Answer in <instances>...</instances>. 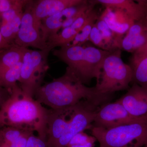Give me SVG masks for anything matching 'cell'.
I'll return each instance as SVG.
<instances>
[{"label": "cell", "instance_id": "1", "mask_svg": "<svg viewBox=\"0 0 147 147\" xmlns=\"http://www.w3.org/2000/svg\"><path fill=\"white\" fill-rule=\"evenodd\" d=\"M34 96L40 104L59 110L72 107L83 100L101 106L111 102L114 94H104L95 86H86L67 68L63 75L41 86Z\"/></svg>", "mask_w": 147, "mask_h": 147}, {"label": "cell", "instance_id": "2", "mask_svg": "<svg viewBox=\"0 0 147 147\" xmlns=\"http://www.w3.org/2000/svg\"><path fill=\"white\" fill-rule=\"evenodd\" d=\"M49 110L16 85L0 108V126L12 127L37 133L45 142Z\"/></svg>", "mask_w": 147, "mask_h": 147}, {"label": "cell", "instance_id": "3", "mask_svg": "<svg viewBox=\"0 0 147 147\" xmlns=\"http://www.w3.org/2000/svg\"><path fill=\"white\" fill-rule=\"evenodd\" d=\"M100 147H142L147 144V114L137 120L110 129L92 127Z\"/></svg>", "mask_w": 147, "mask_h": 147}, {"label": "cell", "instance_id": "4", "mask_svg": "<svg viewBox=\"0 0 147 147\" xmlns=\"http://www.w3.org/2000/svg\"><path fill=\"white\" fill-rule=\"evenodd\" d=\"M132 69L123 62L121 50L110 52L105 57L101 69L96 78V89L104 94H115L116 92L128 90L132 82Z\"/></svg>", "mask_w": 147, "mask_h": 147}, {"label": "cell", "instance_id": "5", "mask_svg": "<svg viewBox=\"0 0 147 147\" xmlns=\"http://www.w3.org/2000/svg\"><path fill=\"white\" fill-rule=\"evenodd\" d=\"M50 52L47 50H32L25 48L19 82L24 93L33 97L41 86L48 68L47 58Z\"/></svg>", "mask_w": 147, "mask_h": 147}, {"label": "cell", "instance_id": "6", "mask_svg": "<svg viewBox=\"0 0 147 147\" xmlns=\"http://www.w3.org/2000/svg\"><path fill=\"white\" fill-rule=\"evenodd\" d=\"M100 107L87 100H82L74 105L67 127L55 147H67L76 134L91 129Z\"/></svg>", "mask_w": 147, "mask_h": 147}, {"label": "cell", "instance_id": "7", "mask_svg": "<svg viewBox=\"0 0 147 147\" xmlns=\"http://www.w3.org/2000/svg\"><path fill=\"white\" fill-rule=\"evenodd\" d=\"M30 2V1H29L24 8L20 28L13 43L23 48L31 47L39 50H45L47 46L41 36V24L35 20Z\"/></svg>", "mask_w": 147, "mask_h": 147}, {"label": "cell", "instance_id": "8", "mask_svg": "<svg viewBox=\"0 0 147 147\" xmlns=\"http://www.w3.org/2000/svg\"><path fill=\"white\" fill-rule=\"evenodd\" d=\"M140 117L131 116L117 100L109 102L99 108L95 116L92 128L110 129L131 123Z\"/></svg>", "mask_w": 147, "mask_h": 147}, {"label": "cell", "instance_id": "9", "mask_svg": "<svg viewBox=\"0 0 147 147\" xmlns=\"http://www.w3.org/2000/svg\"><path fill=\"white\" fill-rule=\"evenodd\" d=\"M110 52L91 46H85L84 59L78 78L84 84L96 78L105 57Z\"/></svg>", "mask_w": 147, "mask_h": 147}, {"label": "cell", "instance_id": "10", "mask_svg": "<svg viewBox=\"0 0 147 147\" xmlns=\"http://www.w3.org/2000/svg\"><path fill=\"white\" fill-rule=\"evenodd\" d=\"M74 107L49 110L46 141L47 147L56 146L67 127L69 120L67 117L71 115Z\"/></svg>", "mask_w": 147, "mask_h": 147}, {"label": "cell", "instance_id": "11", "mask_svg": "<svg viewBox=\"0 0 147 147\" xmlns=\"http://www.w3.org/2000/svg\"><path fill=\"white\" fill-rule=\"evenodd\" d=\"M85 0H38L30 1L32 12L35 21L42 20L61 12L65 9L81 4Z\"/></svg>", "mask_w": 147, "mask_h": 147}, {"label": "cell", "instance_id": "12", "mask_svg": "<svg viewBox=\"0 0 147 147\" xmlns=\"http://www.w3.org/2000/svg\"><path fill=\"white\" fill-rule=\"evenodd\" d=\"M117 100L133 117L147 114V90L138 84L133 83L126 93Z\"/></svg>", "mask_w": 147, "mask_h": 147}, {"label": "cell", "instance_id": "13", "mask_svg": "<svg viewBox=\"0 0 147 147\" xmlns=\"http://www.w3.org/2000/svg\"><path fill=\"white\" fill-rule=\"evenodd\" d=\"M147 43V23L146 18L136 21L124 36L121 50L134 53Z\"/></svg>", "mask_w": 147, "mask_h": 147}, {"label": "cell", "instance_id": "14", "mask_svg": "<svg viewBox=\"0 0 147 147\" xmlns=\"http://www.w3.org/2000/svg\"><path fill=\"white\" fill-rule=\"evenodd\" d=\"M99 18L114 33L123 36L135 22L122 10L112 7H105Z\"/></svg>", "mask_w": 147, "mask_h": 147}, {"label": "cell", "instance_id": "15", "mask_svg": "<svg viewBox=\"0 0 147 147\" xmlns=\"http://www.w3.org/2000/svg\"><path fill=\"white\" fill-rule=\"evenodd\" d=\"M105 7L117 8L125 12L133 20L140 21L146 18L147 13V0H96Z\"/></svg>", "mask_w": 147, "mask_h": 147}, {"label": "cell", "instance_id": "16", "mask_svg": "<svg viewBox=\"0 0 147 147\" xmlns=\"http://www.w3.org/2000/svg\"><path fill=\"white\" fill-rule=\"evenodd\" d=\"M84 45L69 44L54 50L53 55L66 64L68 66L67 68L78 78L84 59Z\"/></svg>", "mask_w": 147, "mask_h": 147}, {"label": "cell", "instance_id": "17", "mask_svg": "<svg viewBox=\"0 0 147 147\" xmlns=\"http://www.w3.org/2000/svg\"><path fill=\"white\" fill-rule=\"evenodd\" d=\"M25 49L13 43L0 50V75L7 69L22 61Z\"/></svg>", "mask_w": 147, "mask_h": 147}, {"label": "cell", "instance_id": "18", "mask_svg": "<svg viewBox=\"0 0 147 147\" xmlns=\"http://www.w3.org/2000/svg\"><path fill=\"white\" fill-rule=\"evenodd\" d=\"M129 65L133 74L132 83L147 90V56L133 54Z\"/></svg>", "mask_w": 147, "mask_h": 147}, {"label": "cell", "instance_id": "19", "mask_svg": "<svg viewBox=\"0 0 147 147\" xmlns=\"http://www.w3.org/2000/svg\"><path fill=\"white\" fill-rule=\"evenodd\" d=\"M63 16L61 12L49 16L41 21L40 31L42 40L47 45V42L58 34L62 28Z\"/></svg>", "mask_w": 147, "mask_h": 147}, {"label": "cell", "instance_id": "20", "mask_svg": "<svg viewBox=\"0 0 147 147\" xmlns=\"http://www.w3.org/2000/svg\"><path fill=\"white\" fill-rule=\"evenodd\" d=\"M95 24L102 35L108 51L111 52L118 49L121 50V41L124 36L118 35L114 33L99 17Z\"/></svg>", "mask_w": 147, "mask_h": 147}, {"label": "cell", "instance_id": "21", "mask_svg": "<svg viewBox=\"0 0 147 147\" xmlns=\"http://www.w3.org/2000/svg\"><path fill=\"white\" fill-rule=\"evenodd\" d=\"M79 33L71 26L62 29L60 33H58L47 42L46 50L50 52L54 48L58 46L61 47L69 45L73 42Z\"/></svg>", "mask_w": 147, "mask_h": 147}, {"label": "cell", "instance_id": "22", "mask_svg": "<svg viewBox=\"0 0 147 147\" xmlns=\"http://www.w3.org/2000/svg\"><path fill=\"white\" fill-rule=\"evenodd\" d=\"M22 61L7 69L0 75V86L9 91L16 86L21 75Z\"/></svg>", "mask_w": 147, "mask_h": 147}, {"label": "cell", "instance_id": "23", "mask_svg": "<svg viewBox=\"0 0 147 147\" xmlns=\"http://www.w3.org/2000/svg\"><path fill=\"white\" fill-rule=\"evenodd\" d=\"M23 13L16 16L9 22L1 23L0 31L3 37L9 44L13 43L20 28Z\"/></svg>", "mask_w": 147, "mask_h": 147}, {"label": "cell", "instance_id": "24", "mask_svg": "<svg viewBox=\"0 0 147 147\" xmlns=\"http://www.w3.org/2000/svg\"><path fill=\"white\" fill-rule=\"evenodd\" d=\"M26 131L28 130L12 127H6L0 129V146L1 147H8Z\"/></svg>", "mask_w": 147, "mask_h": 147}, {"label": "cell", "instance_id": "25", "mask_svg": "<svg viewBox=\"0 0 147 147\" xmlns=\"http://www.w3.org/2000/svg\"><path fill=\"white\" fill-rule=\"evenodd\" d=\"M98 17L99 16H98L97 11L96 10L90 20L82 28L80 32L76 36L75 39L70 45H83L88 40L89 37L91 32L92 28L94 25L95 24Z\"/></svg>", "mask_w": 147, "mask_h": 147}, {"label": "cell", "instance_id": "26", "mask_svg": "<svg viewBox=\"0 0 147 147\" xmlns=\"http://www.w3.org/2000/svg\"><path fill=\"white\" fill-rule=\"evenodd\" d=\"M88 40L98 47V48L108 51V48L102 38V35L95 24L94 25L92 28Z\"/></svg>", "mask_w": 147, "mask_h": 147}, {"label": "cell", "instance_id": "27", "mask_svg": "<svg viewBox=\"0 0 147 147\" xmlns=\"http://www.w3.org/2000/svg\"><path fill=\"white\" fill-rule=\"evenodd\" d=\"M97 141L96 139L93 136H90L84 131L76 134L71 139L68 145L84 144L89 143H95Z\"/></svg>", "mask_w": 147, "mask_h": 147}, {"label": "cell", "instance_id": "28", "mask_svg": "<svg viewBox=\"0 0 147 147\" xmlns=\"http://www.w3.org/2000/svg\"><path fill=\"white\" fill-rule=\"evenodd\" d=\"M34 132L26 131L7 147H26L30 135Z\"/></svg>", "mask_w": 147, "mask_h": 147}, {"label": "cell", "instance_id": "29", "mask_svg": "<svg viewBox=\"0 0 147 147\" xmlns=\"http://www.w3.org/2000/svg\"><path fill=\"white\" fill-rule=\"evenodd\" d=\"M26 147H47L46 142L32 133L28 139Z\"/></svg>", "mask_w": 147, "mask_h": 147}, {"label": "cell", "instance_id": "30", "mask_svg": "<svg viewBox=\"0 0 147 147\" xmlns=\"http://www.w3.org/2000/svg\"><path fill=\"white\" fill-rule=\"evenodd\" d=\"M16 1L17 0H0V15L13 7Z\"/></svg>", "mask_w": 147, "mask_h": 147}, {"label": "cell", "instance_id": "31", "mask_svg": "<svg viewBox=\"0 0 147 147\" xmlns=\"http://www.w3.org/2000/svg\"><path fill=\"white\" fill-rule=\"evenodd\" d=\"M11 91L0 86V108L10 96Z\"/></svg>", "mask_w": 147, "mask_h": 147}, {"label": "cell", "instance_id": "32", "mask_svg": "<svg viewBox=\"0 0 147 147\" xmlns=\"http://www.w3.org/2000/svg\"><path fill=\"white\" fill-rule=\"evenodd\" d=\"M133 54L139 56H147V43L133 53Z\"/></svg>", "mask_w": 147, "mask_h": 147}, {"label": "cell", "instance_id": "33", "mask_svg": "<svg viewBox=\"0 0 147 147\" xmlns=\"http://www.w3.org/2000/svg\"><path fill=\"white\" fill-rule=\"evenodd\" d=\"M11 45V44H9L6 41L0 31V50L8 47Z\"/></svg>", "mask_w": 147, "mask_h": 147}, {"label": "cell", "instance_id": "34", "mask_svg": "<svg viewBox=\"0 0 147 147\" xmlns=\"http://www.w3.org/2000/svg\"><path fill=\"white\" fill-rule=\"evenodd\" d=\"M95 143H89L84 144L68 145L67 147H94Z\"/></svg>", "mask_w": 147, "mask_h": 147}, {"label": "cell", "instance_id": "35", "mask_svg": "<svg viewBox=\"0 0 147 147\" xmlns=\"http://www.w3.org/2000/svg\"><path fill=\"white\" fill-rule=\"evenodd\" d=\"M146 20L147 23V13L146 15Z\"/></svg>", "mask_w": 147, "mask_h": 147}, {"label": "cell", "instance_id": "36", "mask_svg": "<svg viewBox=\"0 0 147 147\" xmlns=\"http://www.w3.org/2000/svg\"><path fill=\"white\" fill-rule=\"evenodd\" d=\"M145 147H147V144L146 145H145Z\"/></svg>", "mask_w": 147, "mask_h": 147}]
</instances>
